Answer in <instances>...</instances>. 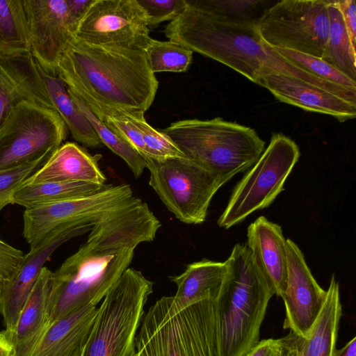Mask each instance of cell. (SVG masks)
<instances>
[{"mask_svg": "<svg viewBox=\"0 0 356 356\" xmlns=\"http://www.w3.org/2000/svg\"><path fill=\"white\" fill-rule=\"evenodd\" d=\"M299 337L290 331L284 337L259 341L245 356H295Z\"/></svg>", "mask_w": 356, "mask_h": 356, "instance_id": "obj_36", "label": "cell"}, {"mask_svg": "<svg viewBox=\"0 0 356 356\" xmlns=\"http://www.w3.org/2000/svg\"><path fill=\"white\" fill-rule=\"evenodd\" d=\"M15 347L5 331L0 332V356H15Z\"/></svg>", "mask_w": 356, "mask_h": 356, "instance_id": "obj_40", "label": "cell"}, {"mask_svg": "<svg viewBox=\"0 0 356 356\" xmlns=\"http://www.w3.org/2000/svg\"><path fill=\"white\" fill-rule=\"evenodd\" d=\"M273 49L290 62L315 76L347 89L356 90V81L351 79L322 58L291 49Z\"/></svg>", "mask_w": 356, "mask_h": 356, "instance_id": "obj_31", "label": "cell"}, {"mask_svg": "<svg viewBox=\"0 0 356 356\" xmlns=\"http://www.w3.org/2000/svg\"><path fill=\"white\" fill-rule=\"evenodd\" d=\"M145 161L149 184L168 209L184 223L203 222L213 197L223 185L220 180L187 157Z\"/></svg>", "mask_w": 356, "mask_h": 356, "instance_id": "obj_9", "label": "cell"}, {"mask_svg": "<svg viewBox=\"0 0 356 356\" xmlns=\"http://www.w3.org/2000/svg\"><path fill=\"white\" fill-rule=\"evenodd\" d=\"M144 51L149 68L154 74L186 71L191 64L193 53L179 43L152 38Z\"/></svg>", "mask_w": 356, "mask_h": 356, "instance_id": "obj_30", "label": "cell"}, {"mask_svg": "<svg viewBox=\"0 0 356 356\" xmlns=\"http://www.w3.org/2000/svg\"><path fill=\"white\" fill-rule=\"evenodd\" d=\"M330 0H283L266 8L255 21L263 40L321 58L329 33Z\"/></svg>", "mask_w": 356, "mask_h": 356, "instance_id": "obj_10", "label": "cell"}, {"mask_svg": "<svg viewBox=\"0 0 356 356\" xmlns=\"http://www.w3.org/2000/svg\"><path fill=\"white\" fill-rule=\"evenodd\" d=\"M225 264L215 300L216 356H245L259 341L275 293L245 244H236Z\"/></svg>", "mask_w": 356, "mask_h": 356, "instance_id": "obj_3", "label": "cell"}, {"mask_svg": "<svg viewBox=\"0 0 356 356\" xmlns=\"http://www.w3.org/2000/svg\"><path fill=\"white\" fill-rule=\"evenodd\" d=\"M286 240L281 226L264 216L258 217L247 229L245 245L275 294L280 297L286 280Z\"/></svg>", "mask_w": 356, "mask_h": 356, "instance_id": "obj_19", "label": "cell"}, {"mask_svg": "<svg viewBox=\"0 0 356 356\" xmlns=\"http://www.w3.org/2000/svg\"><path fill=\"white\" fill-rule=\"evenodd\" d=\"M136 350V356H216L215 300L161 298L143 316Z\"/></svg>", "mask_w": 356, "mask_h": 356, "instance_id": "obj_4", "label": "cell"}, {"mask_svg": "<svg viewBox=\"0 0 356 356\" xmlns=\"http://www.w3.org/2000/svg\"><path fill=\"white\" fill-rule=\"evenodd\" d=\"M329 33L322 59L356 81V51L346 31L337 1L330 0Z\"/></svg>", "mask_w": 356, "mask_h": 356, "instance_id": "obj_26", "label": "cell"}, {"mask_svg": "<svg viewBox=\"0 0 356 356\" xmlns=\"http://www.w3.org/2000/svg\"><path fill=\"white\" fill-rule=\"evenodd\" d=\"M29 51L24 0H0V52Z\"/></svg>", "mask_w": 356, "mask_h": 356, "instance_id": "obj_27", "label": "cell"}, {"mask_svg": "<svg viewBox=\"0 0 356 356\" xmlns=\"http://www.w3.org/2000/svg\"><path fill=\"white\" fill-rule=\"evenodd\" d=\"M101 158L75 143H65L26 183L83 181L105 184L106 178L98 165Z\"/></svg>", "mask_w": 356, "mask_h": 356, "instance_id": "obj_20", "label": "cell"}, {"mask_svg": "<svg viewBox=\"0 0 356 356\" xmlns=\"http://www.w3.org/2000/svg\"><path fill=\"white\" fill-rule=\"evenodd\" d=\"M186 157L217 177L223 185L252 167L265 149L252 128L220 118L186 119L161 131Z\"/></svg>", "mask_w": 356, "mask_h": 356, "instance_id": "obj_5", "label": "cell"}, {"mask_svg": "<svg viewBox=\"0 0 356 356\" xmlns=\"http://www.w3.org/2000/svg\"><path fill=\"white\" fill-rule=\"evenodd\" d=\"M74 36L94 44L140 50L151 39L147 13L137 0H93Z\"/></svg>", "mask_w": 356, "mask_h": 356, "instance_id": "obj_12", "label": "cell"}, {"mask_svg": "<svg viewBox=\"0 0 356 356\" xmlns=\"http://www.w3.org/2000/svg\"><path fill=\"white\" fill-rule=\"evenodd\" d=\"M199 9L230 18L255 22L254 14L261 8L263 1L185 0Z\"/></svg>", "mask_w": 356, "mask_h": 356, "instance_id": "obj_34", "label": "cell"}, {"mask_svg": "<svg viewBox=\"0 0 356 356\" xmlns=\"http://www.w3.org/2000/svg\"><path fill=\"white\" fill-rule=\"evenodd\" d=\"M141 202L130 185L106 184L87 197L25 209L23 236L32 248L60 228L78 225L92 229L119 218Z\"/></svg>", "mask_w": 356, "mask_h": 356, "instance_id": "obj_7", "label": "cell"}, {"mask_svg": "<svg viewBox=\"0 0 356 356\" xmlns=\"http://www.w3.org/2000/svg\"><path fill=\"white\" fill-rule=\"evenodd\" d=\"M24 257L22 251L0 239V291L19 269Z\"/></svg>", "mask_w": 356, "mask_h": 356, "instance_id": "obj_37", "label": "cell"}, {"mask_svg": "<svg viewBox=\"0 0 356 356\" xmlns=\"http://www.w3.org/2000/svg\"><path fill=\"white\" fill-rule=\"evenodd\" d=\"M23 102L56 111L31 51L0 52V127L10 111Z\"/></svg>", "mask_w": 356, "mask_h": 356, "instance_id": "obj_16", "label": "cell"}, {"mask_svg": "<svg viewBox=\"0 0 356 356\" xmlns=\"http://www.w3.org/2000/svg\"><path fill=\"white\" fill-rule=\"evenodd\" d=\"M164 30L169 40L209 57L253 83L264 74L278 73L297 78L337 96L344 88L323 80L278 54L261 38L255 22L214 14L188 4Z\"/></svg>", "mask_w": 356, "mask_h": 356, "instance_id": "obj_1", "label": "cell"}, {"mask_svg": "<svg viewBox=\"0 0 356 356\" xmlns=\"http://www.w3.org/2000/svg\"><path fill=\"white\" fill-rule=\"evenodd\" d=\"M334 356H356V337H354L339 350Z\"/></svg>", "mask_w": 356, "mask_h": 356, "instance_id": "obj_41", "label": "cell"}, {"mask_svg": "<svg viewBox=\"0 0 356 356\" xmlns=\"http://www.w3.org/2000/svg\"><path fill=\"white\" fill-rule=\"evenodd\" d=\"M225 272V261L204 259L193 262L182 273L170 277L177 287L174 298L182 305L205 299L216 300Z\"/></svg>", "mask_w": 356, "mask_h": 356, "instance_id": "obj_22", "label": "cell"}, {"mask_svg": "<svg viewBox=\"0 0 356 356\" xmlns=\"http://www.w3.org/2000/svg\"><path fill=\"white\" fill-rule=\"evenodd\" d=\"M341 314L339 286L332 275L321 313L308 337H299L295 356H334Z\"/></svg>", "mask_w": 356, "mask_h": 356, "instance_id": "obj_21", "label": "cell"}, {"mask_svg": "<svg viewBox=\"0 0 356 356\" xmlns=\"http://www.w3.org/2000/svg\"><path fill=\"white\" fill-rule=\"evenodd\" d=\"M154 283L128 268L102 300L83 356H136V335Z\"/></svg>", "mask_w": 356, "mask_h": 356, "instance_id": "obj_6", "label": "cell"}, {"mask_svg": "<svg viewBox=\"0 0 356 356\" xmlns=\"http://www.w3.org/2000/svg\"><path fill=\"white\" fill-rule=\"evenodd\" d=\"M51 155L0 170V213L5 207L13 204L16 192L45 164Z\"/></svg>", "mask_w": 356, "mask_h": 356, "instance_id": "obj_33", "label": "cell"}, {"mask_svg": "<svg viewBox=\"0 0 356 356\" xmlns=\"http://www.w3.org/2000/svg\"><path fill=\"white\" fill-rule=\"evenodd\" d=\"M286 280L280 296L286 312L283 328L307 338L323 308L326 291L318 284L301 250L290 238L286 240Z\"/></svg>", "mask_w": 356, "mask_h": 356, "instance_id": "obj_14", "label": "cell"}, {"mask_svg": "<svg viewBox=\"0 0 356 356\" xmlns=\"http://www.w3.org/2000/svg\"><path fill=\"white\" fill-rule=\"evenodd\" d=\"M72 93L102 123L127 140L144 159L147 158L143 136L134 124V117L139 113H130L102 104L90 97Z\"/></svg>", "mask_w": 356, "mask_h": 356, "instance_id": "obj_28", "label": "cell"}, {"mask_svg": "<svg viewBox=\"0 0 356 356\" xmlns=\"http://www.w3.org/2000/svg\"><path fill=\"white\" fill-rule=\"evenodd\" d=\"M134 124L143 136L147 152L146 159L163 161L171 158L186 157L166 134L147 123L143 113L135 115Z\"/></svg>", "mask_w": 356, "mask_h": 356, "instance_id": "obj_32", "label": "cell"}, {"mask_svg": "<svg viewBox=\"0 0 356 356\" xmlns=\"http://www.w3.org/2000/svg\"><path fill=\"white\" fill-rule=\"evenodd\" d=\"M67 91L92 125L102 143L126 162L136 178L139 177L146 168L142 156L127 140L102 123L75 95Z\"/></svg>", "mask_w": 356, "mask_h": 356, "instance_id": "obj_29", "label": "cell"}, {"mask_svg": "<svg viewBox=\"0 0 356 356\" xmlns=\"http://www.w3.org/2000/svg\"><path fill=\"white\" fill-rule=\"evenodd\" d=\"M300 155L298 146L290 138L273 135L267 148L235 186L218 220V226L229 229L268 207L284 190Z\"/></svg>", "mask_w": 356, "mask_h": 356, "instance_id": "obj_8", "label": "cell"}, {"mask_svg": "<svg viewBox=\"0 0 356 356\" xmlns=\"http://www.w3.org/2000/svg\"><path fill=\"white\" fill-rule=\"evenodd\" d=\"M97 307L76 308L46 327L29 344L15 350V356H65L86 346Z\"/></svg>", "mask_w": 356, "mask_h": 356, "instance_id": "obj_18", "label": "cell"}, {"mask_svg": "<svg viewBox=\"0 0 356 356\" xmlns=\"http://www.w3.org/2000/svg\"><path fill=\"white\" fill-rule=\"evenodd\" d=\"M255 83L268 89L280 102L307 111L330 115L341 122L356 116V104L297 78L269 73L259 76Z\"/></svg>", "mask_w": 356, "mask_h": 356, "instance_id": "obj_17", "label": "cell"}, {"mask_svg": "<svg viewBox=\"0 0 356 356\" xmlns=\"http://www.w3.org/2000/svg\"><path fill=\"white\" fill-rule=\"evenodd\" d=\"M84 349H85V347L84 348H80V349H78L65 356H83V352H84Z\"/></svg>", "mask_w": 356, "mask_h": 356, "instance_id": "obj_42", "label": "cell"}, {"mask_svg": "<svg viewBox=\"0 0 356 356\" xmlns=\"http://www.w3.org/2000/svg\"><path fill=\"white\" fill-rule=\"evenodd\" d=\"M31 52L46 73L58 76V65L74 37L77 22L67 0H24Z\"/></svg>", "mask_w": 356, "mask_h": 356, "instance_id": "obj_13", "label": "cell"}, {"mask_svg": "<svg viewBox=\"0 0 356 356\" xmlns=\"http://www.w3.org/2000/svg\"><path fill=\"white\" fill-rule=\"evenodd\" d=\"M343 23L350 42L354 48L356 44V3L355 0L337 1Z\"/></svg>", "mask_w": 356, "mask_h": 356, "instance_id": "obj_38", "label": "cell"}, {"mask_svg": "<svg viewBox=\"0 0 356 356\" xmlns=\"http://www.w3.org/2000/svg\"><path fill=\"white\" fill-rule=\"evenodd\" d=\"M67 90L133 113H144L153 103L159 81L144 50L97 45L75 36L58 65Z\"/></svg>", "mask_w": 356, "mask_h": 356, "instance_id": "obj_2", "label": "cell"}, {"mask_svg": "<svg viewBox=\"0 0 356 356\" xmlns=\"http://www.w3.org/2000/svg\"><path fill=\"white\" fill-rule=\"evenodd\" d=\"M53 280L54 273L44 266L20 314L14 332L8 335L15 350L33 341L49 326L47 302Z\"/></svg>", "mask_w": 356, "mask_h": 356, "instance_id": "obj_23", "label": "cell"}, {"mask_svg": "<svg viewBox=\"0 0 356 356\" xmlns=\"http://www.w3.org/2000/svg\"><path fill=\"white\" fill-rule=\"evenodd\" d=\"M106 185L83 181L26 183L14 195L13 204L26 209L47 203L84 197L99 192Z\"/></svg>", "mask_w": 356, "mask_h": 356, "instance_id": "obj_25", "label": "cell"}, {"mask_svg": "<svg viewBox=\"0 0 356 356\" xmlns=\"http://www.w3.org/2000/svg\"><path fill=\"white\" fill-rule=\"evenodd\" d=\"M67 134L56 111L29 102L19 103L0 127V170L53 154Z\"/></svg>", "mask_w": 356, "mask_h": 356, "instance_id": "obj_11", "label": "cell"}, {"mask_svg": "<svg viewBox=\"0 0 356 356\" xmlns=\"http://www.w3.org/2000/svg\"><path fill=\"white\" fill-rule=\"evenodd\" d=\"M39 69L55 110L73 138L88 147H100L102 143L97 134L70 97L63 81L58 76L46 73L40 67Z\"/></svg>", "mask_w": 356, "mask_h": 356, "instance_id": "obj_24", "label": "cell"}, {"mask_svg": "<svg viewBox=\"0 0 356 356\" xmlns=\"http://www.w3.org/2000/svg\"><path fill=\"white\" fill-rule=\"evenodd\" d=\"M88 231L80 226L60 228L31 248L24 254L19 269L0 291V314L6 326L4 331L8 335L14 332L40 273L54 251L62 243Z\"/></svg>", "mask_w": 356, "mask_h": 356, "instance_id": "obj_15", "label": "cell"}, {"mask_svg": "<svg viewBox=\"0 0 356 356\" xmlns=\"http://www.w3.org/2000/svg\"><path fill=\"white\" fill-rule=\"evenodd\" d=\"M137 1L147 13L149 27L165 21L174 20L186 7L185 0Z\"/></svg>", "mask_w": 356, "mask_h": 356, "instance_id": "obj_35", "label": "cell"}, {"mask_svg": "<svg viewBox=\"0 0 356 356\" xmlns=\"http://www.w3.org/2000/svg\"><path fill=\"white\" fill-rule=\"evenodd\" d=\"M93 0H67L70 13L79 23Z\"/></svg>", "mask_w": 356, "mask_h": 356, "instance_id": "obj_39", "label": "cell"}]
</instances>
